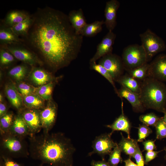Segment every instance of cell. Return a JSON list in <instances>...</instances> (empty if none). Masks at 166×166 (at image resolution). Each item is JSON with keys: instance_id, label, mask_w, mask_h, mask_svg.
Segmentation results:
<instances>
[{"instance_id": "6da1fadb", "label": "cell", "mask_w": 166, "mask_h": 166, "mask_svg": "<svg viewBox=\"0 0 166 166\" xmlns=\"http://www.w3.org/2000/svg\"><path fill=\"white\" fill-rule=\"evenodd\" d=\"M31 16V25L23 44L56 71L68 66L80 52L83 36L77 34L62 12L46 6Z\"/></svg>"}, {"instance_id": "7a4b0ae2", "label": "cell", "mask_w": 166, "mask_h": 166, "mask_svg": "<svg viewBox=\"0 0 166 166\" xmlns=\"http://www.w3.org/2000/svg\"><path fill=\"white\" fill-rule=\"evenodd\" d=\"M30 156L49 166H73L76 148L61 132H43L28 137Z\"/></svg>"}, {"instance_id": "3957f363", "label": "cell", "mask_w": 166, "mask_h": 166, "mask_svg": "<svg viewBox=\"0 0 166 166\" xmlns=\"http://www.w3.org/2000/svg\"><path fill=\"white\" fill-rule=\"evenodd\" d=\"M139 95L146 109L166 112V85L163 82L148 77L140 82Z\"/></svg>"}, {"instance_id": "277c9868", "label": "cell", "mask_w": 166, "mask_h": 166, "mask_svg": "<svg viewBox=\"0 0 166 166\" xmlns=\"http://www.w3.org/2000/svg\"><path fill=\"white\" fill-rule=\"evenodd\" d=\"M0 136V153L13 158L30 156L29 145L25 138L9 132Z\"/></svg>"}, {"instance_id": "5b68a950", "label": "cell", "mask_w": 166, "mask_h": 166, "mask_svg": "<svg viewBox=\"0 0 166 166\" xmlns=\"http://www.w3.org/2000/svg\"><path fill=\"white\" fill-rule=\"evenodd\" d=\"M121 58L127 71L148 62L146 53L141 45H129L123 49Z\"/></svg>"}, {"instance_id": "8992f818", "label": "cell", "mask_w": 166, "mask_h": 166, "mask_svg": "<svg viewBox=\"0 0 166 166\" xmlns=\"http://www.w3.org/2000/svg\"><path fill=\"white\" fill-rule=\"evenodd\" d=\"M139 36L141 45L146 53L148 62L157 54L165 50L166 44L164 41L150 29H147Z\"/></svg>"}, {"instance_id": "52a82bcc", "label": "cell", "mask_w": 166, "mask_h": 166, "mask_svg": "<svg viewBox=\"0 0 166 166\" xmlns=\"http://www.w3.org/2000/svg\"><path fill=\"white\" fill-rule=\"evenodd\" d=\"M7 49L15 58L31 66L42 65L43 62L36 54L23 43L0 46Z\"/></svg>"}, {"instance_id": "ba28073f", "label": "cell", "mask_w": 166, "mask_h": 166, "mask_svg": "<svg viewBox=\"0 0 166 166\" xmlns=\"http://www.w3.org/2000/svg\"><path fill=\"white\" fill-rule=\"evenodd\" d=\"M98 64L109 72L114 81L123 75L125 70L121 57L112 53L100 59Z\"/></svg>"}, {"instance_id": "9c48e42d", "label": "cell", "mask_w": 166, "mask_h": 166, "mask_svg": "<svg viewBox=\"0 0 166 166\" xmlns=\"http://www.w3.org/2000/svg\"><path fill=\"white\" fill-rule=\"evenodd\" d=\"M112 134L111 132L101 134L96 137L92 143L93 150L88 153V156H91L94 154H97L104 159L103 157L109 155L117 144L111 139Z\"/></svg>"}, {"instance_id": "30bf717a", "label": "cell", "mask_w": 166, "mask_h": 166, "mask_svg": "<svg viewBox=\"0 0 166 166\" xmlns=\"http://www.w3.org/2000/svg\"><path fill=\"white\" fill-rule=\"evenodd\" d=\"M57 106L51 100L40 110V118L43 132H49L55 124L57 116Z\"/></svg>"}, {"instance_id": "8fae6325", "label": "cell", "mask_w": 166, "mask_h": 166, "mask_svg": "<svg viewBox=\"0 0 166 166\" xmlns=\"http://www.w3.org/2000/svg\"><path fill=\"white\" fill-rule=\"evenodd\" d=\"M148 77L166 81V54H160L148 64Z\"/></svg>"}, {"instance_id": "7c38bea8", "label": "cell", "mask_w": 166, "mask_h": 166, "mask_svg": "<svg viewBox=\"0 0 166 166\" xmlns=\"http://www.w3.org/2000/svg\"><path fill=\"white\" fill-rule=\"evenodd\" d=\"M40 109L25 108L19 111L29 128L30 136L36 134L42 129L40 118Z\"/></svg>"}, {"instance_id": "4fadbf2b", "label": "cell", "mask_w": 166, "mask_h": 166, "mask_svg": "<svg viewBox=\"0 0 166 166\" xmlns=\"http://www.w3.org/2000/svg\"><path fill=\"white\" fill-rule=\"evenodd\" d=\"M116 37L113 31H108L97 45L96 52L90 59V63L96 62L103 56L112 53L113 46Z\"/></svg>"}, {"instance_id": "5bb4252c", "label": "cell", "mask_w": 166, "mask_h": 166, "mask_svg": "<svg viewBox=\"0 0 166 166\" xmlns=\"http://www.w3.org/2000/svg\"><path fill=\"white\" fill-rule=\"evenodd\" d=\"M31 67L29 79L34 85L39 87L55 80L50 73L44 69L35 66Z\"/></svg>"}, {"instance_id": "9a60e30c", "label": "cell", "mask_w": 166, "mask_h": 166, "mask_svg": "<svg viewBox=\"0 0 166 166\" xmlns=\"http://www.w3.org/2000/svg\"><path fill=\"white\" fill-rule=\"evenodd\" d=\"M120 6L117 0H110L106 2L105 9L104 24L109 31H113L117 25V13Z\"/></svg>"}, {"instance_id": "2e32d148", "label": "cell", "mask_w": 166, "mask_h": 166, "mask_svg": "<svg viewBox=\"0 0 166 166\" xmlns=\"http://www.w3.org/2000/svg\"><path fill=\"white\" fill-rule=\"evenodd\" d=\"M117 94L121 98L126 99L131 104L134 112L142 113L146 109L141 101L139 94L132 92L121 85V88L118 90Z\"/></svg>"}, {"instance_id": "e0dca14e", "label": "cell", "mask_w": 166, "mask_h": 166, "mask_svg": "<svg viewBox=\"0 0 166 166\" xmlns=\"http://www.w3.org/2000/svg\"><path fill=\"white\" fill-rule=\"evenodd\" d=\"M5 91L6 96L14 107L19 112L23 109L22 96L14 84L12 82L7 84L5 86Z\"/></svg>"}, {"instance_id": "ac0fdd59", "label": "cell", "mask_w": 166, "mask_h": 166, "mask_svg": "<svg viewBox=\"0 0 166 166\" xmlns=\"http://www.w3.org/2000/svg\"><path fill=\"white\" fill-rule=\"evenodd\" d=\"M9 132L24 138L31 136L29 128L20 112L14 117L12 124Z\"/></svg>"}, {"instance_id": "d6986e66", "label": "cell", "mask_w": 166, "mask_h": 166, "mask_svg": "<svg viewBox=\"0 0 166 166\" xmlns=\"http://www.w3.org/2000/svg\"><path fill=\"white\" fill-rule=\"evenodd\" d=\"M27 12L17 10L9 11L0 23L8 27H11L24 21L30 16Z\"/></svg>"}, {"instance_id": "ffe728a7", "label": "cell", "mask_w": 166, "mask_h": 166, "mask_svg": "<svg viewBox=\"0 0 166 166\" xmlns=\"http://www.w3.org/2000/svg\"><path fill=\"white\" fill-rule=\"evenodd\" d=\"M68 16L69 22L77 34L81 35L83 29L87 24L82 9L80 8L71 10Z\"/></svg>"}, {"instance_id": "44dd1931", "label": "cell", "mask_w": 166, "mask_h": 166, "mask_svg": "<svg viewBox=\"0 0 166 166\" xmlns=\"http://www.w3.org/2000/svg\"><path fill=\"white\" fill-rule=\"evenodd\" d=\"M122 112L120 116L117 118L113 122L106 126L112 130L111 133L115 131H122L125 132L128 135V137L130 138V132L131 124L128 118L124 114L123 109V102L121 104Z\"/></svg>"}, {"instance_id": "7402d4cb", "label": "cell", "mask_w": 166, "mask_h": 166, "mask_svg": "<svg viewBox=\"0 0 166 166\" xmlns=\"http://www.w3.org/2000/svg\"><path fill=\"white\" fill-rule=\"evenodd\" d=\"M23 43V40L14 34L9 27L0 23V46Z\"/></svg>"}, {"instance_id": "603a6c76", "label": "cell", "mask_w": 166, "mask_h": 166, "mask_svg": "<svg viewBox=\"0 0 166 166\" xmlns=\"http://www.w3.org/2000/svg\"><path fill=\"white\" fill-rule=\"evenodd\" d=\"M122 139L118 144L122 152L129 156L130 157H133L139 146L137 141L136 140L130 138H125L121 133Z\"/></svg>"}, {"instance_id": "cb8c5ba5", "label": "cell", "mask_w": 166, "mask_h": 166, "mask_svg": "<svg viewBox=\"0 0 166 166\" xmlns=\"http://www.w3.org/2000/svg\"><path fill=\"white\" fill-rule=\"evenodd\" d=\"M116 81L132 92L139 94L140 93L141 81L133 78L128 73L122 75Z\"/></svg>"}, {"instance_id": "d4e9b609", "label": "cell", "mask_w": 166, "mask_h": 166, "mask_svg": "<svg viewBox=\"0 0 166 166\" xmlns=\"http://www.w3.org/2000/svg\"><path fill=\"white\" fill-rule=\"evenodd\" d=\"M25 108L41 110L45 106L44 100L36 93L22 97Z\"/></svg>"}, {"instance_id": "484cf974", "label": "cell", "mask_w": 166, "mask_h": 166, "mask_svg": "<svg viewBox=\"0 0 166 166\" xmlns=\"http://www.w3.org/2000/svg\"><path fill=\"white\" fill-rule=\"evenodd\" d=\"M32 22V18L30 14L29 17L24 21L11 27L9 28L14 34L22 38L27 34Z\"/></svg>"}, {"instance_id": "4316f807", "label": "cell", "mask_w": 166, "mask_h": 166, "mask_svg": "<svg viewBox=\"0 0 166 166\" xmlns=\"http://www.w3.org/2000/svg\"><path fill=\"white\" fill-rule=\"evenodd\" d=\"M27 65L23 63L13 67L9 70L8 75L17 81H21L28 73L29 69Z\"/></svg>"}, {"instance_id": "83f0119b", "label": "cell", "mask_w": 166, "mask_h": 166, "mask_svg": "<svg viewBox=\"0 0 166 166\" xmlns=\"http://www.w3.org/2000/svg\"><path fill=\"white\" fill-rule=\"evenodd\" d=\"M104 24L103 20L96 21L91 23H87L83 29L81 35L87 37H93L101 31L102 25Z\"/></svg>"}, {"instance_id": "f1b7e54d", "label": "cell", "mask_w": 166, "mask_h": 166, "mask_svg": "<svg viewBox=\"0 0 166 166\" xmlns=\"http://www.w3.org/2000/svg\"><path fill=\"white\" fill-rule=\"evenodd\" d=\"M17 60L7 49L0 46V65L1 67L6 68L14 64Z\"/></svg>"}, {"instance_id": "f546056e", "label": "cell", "mask_w": 166, "mask_h": 166, "mask_svg": "<svg viewBox=\"0 0 166 166\" xmlns=\"http://www.w3.org/2000/svg\"><path fill=\"white\" fill-rule=\"evenodd\" d=\"M0 118V133L1 135L9 132L14 117L12 113L8 112Z\"/></svg>"}, {"instance_id": "4dcf8cb0", "label": "cell", "mask_w": 166, "mask_h": 166, "mask_svg": "<svg viewBox=\"0 0 166 166\" xmlns=\"http://www.w3.org/2000/svg\"><path fill=\"white\" fill-rule=\"evenodd\" d=\"M149 63L144 64L128 71V74L138 81H142L148 77Z\"/></svg>"}, {"instance_id": "1f68e13d", "label": "cell", "mask_w": 166, "mask_h": 166, "mask_svg": "<svg viewBox=\"0 0 166 166\" xmlns=\"http://www.w3.org/2000/svg\"><path fill=\"white\" fill-rule=\"evenodd\" d=\"M54 84L53 82L35 88V93L44 100H49L52 98Z\"/></svg>"}, {"instance_id": "d6a6232c", "label": "cell", "mask_w": 166, "mask_h": 166, "mask_svg": "<svg viewBox=\"0 0 166 166\" xmlns=\"http://www.w3.org/2000/svg\"><path fill=\"white\" fill-rule=\"evenodd\" d=\"M90 68L94 70L105 77L112 85L115 93L117 94L118 90L117 89L114 81L109 72L102 65L97 64L96 62L90 63Z\"/></svg>"}, {"instance_id": "836d02e7", "label": "cell", "mask_w": 166, "mask_h": 166, "mask_svg": "<svg viewBox=\"0 0 166 166\" xmlns=\"http://www.w3.org/2000/svg\"><path fill=\"white\" fill-rule=\"evenodd\" d=\"M122 151L118 144L109 154L108 162L110 166H118L119 163L123 161L121 156Z\"/></svg>"}, {"instance_id": "e575fe53", "label": "cell", "mask_w": 166, "mask_h": 166, "mask_svg": "<svg viewBox=\"0 0 166 166\" xmlns=\"http://www.w3.org/2000/svg\"><path fill=\"white\" fill-rule=\"evenodd\" d=\"M160 118L153 113H149L141 115L140 116V121L144 124L148 126L154 127Z\"/></svg>"}, {"instance_id": "d590c367", "label": "cell", "mask_w": 166, "mask_h": 166, "mask_svg": "<svg viewBox=\"0 0 166 166\" xmlns=\"http://www.w3.org/2000/svg\"><path fill=\"white\" fill-rule=\"evenodd\" d=\"M19 82L16 86L22 97L35 93L36 87L25 82Z\"/></svg>"}, {"instance_id": "8d00e7d4", "label": "cell", "mask_w": 166, "mask_h": 166, "mask_svg": "<svg viewBox=\"0 0 166 166\" xmlns=\"http://www.w3.org/2000/svg\"><path fill=\"white\" fill-rule=\"evenodd\" d=\"M154 127L156 130V139L161 140L166 138V125L162 117L160 118Z\"/></svg>"}, {"instance_id": "74e56055", "label": "cell", "mask_w": 166, "mask_h": 166, "mask_svg": "<svg viewBox=\"0 0 166 166\" xmlns=\"http://www.w3.org/2000/svg\"><path fill=\"white\" fill-rule=\"evenodd\" d=\"M138 129V139L137 142H142L144 140L152 133V131L148 126L143 124L140 125Z\"/></svg>"}, {"instance_id": "f35d334b", "label": "cell", "mask_w": 166, "mask_h": 166, "mask_svg": "<svg viewBox=\"0 0 166 166\" xmlns=\"http://www.w3.org/2000/svg\"><path fill=\"white\" fill-rule=\"evenodd\" d=\"M0 166H24L14 160L13 158L0 153Z\"/></svg>"}, {"instance_id": "ab89813d", "label": "cell", "mask_w": 166, "mask_h": 166, "mask_svg": "<svg viewBox=\"0 0 166 166\" xmlns=\"http://www.w3.org/2000/svg\"><path fill=\"white\" fill-rule=\"evenodd\" d=\"M133 158L135 160L136 164L138 166H144L145 164V160L139 147L138 148Z\"/></svg>"}, {"instance_id": "60d3db41", "label": "cell", "mask_w": 166, "mask_h": 166, "mask_svg": "<svg viewBox=\"0 0 166 166\" xmlns=\"http://www.w3.org/2000/svg\"><path fill=\"white\" fill-rule=\"evenodd\" d=\"M155 140H148L142 142L144 151H153L156 149L155 143Z\"/></svg>"}, {"instance_id": "b9f144b4", "label": "cell", "mask_w": 166, "mask_h": 166, "mask_svg": "<svg viewBox=\"0 0 166 166\" xmlns=\"http://www.w3.org/2000/svg\"><path fill=\"white\" fill-rule=\"evenodd\" d=\"M160 151H147L145 154V164H147L149 162L157 157L158 153Z\"/></svg>"}, {"instance_id": "7bdbcfd3", "label": "cell", "mask_w": 166, "mask_h": 166, "mask_svg": "<svg viewBox=\"0 0 166 166\" xmlns=\"http://www.w3.org/2000/svg\"><path fill=\"white\" fill-rule=\"evenodd\" d=\"M90 164L91 166H110L108 162H106L104 159H102L101 161L92 160Z\"/></svg>"}, {"instance_id": "ee69618b", "label": "cell", "mask_w": 166, "mask_h": 166, "mask_svg": "<svg viewBox=\"0 0 166 166\" xmlns=\"http://www.w3.org/2000/svg\"><path fill=\"white\" fill-rule=\"evenodd\" d=\"M7 107L6 105L3 102L0 103V117L6 113L7 111Z\"/></svg>"}, {"instance_id": "f6af8a7d", "label": "cell", "mask_w": 166, "mask_h": 166, "mask_svg": "<svg viewBox=\"0 0 166 166\" xmlns=\"http://www.w3.org/2000/svg\"><path fill=\"white\" fill-rule=\"evenodd\" d=\"M131 157L123 160L125 163V166H138L137 165L134 163L131 159Z\"/></svg>"}, {"instance_id": "bcb514c9", "label": "cell", "mask_w": 166, "mask_h": 166, "mask_svg": "<svg viewBox=\"0 0 166 166\" xmlns=\"http://www.w3.org/2000/svg\"><path fill=\"white\" fill-rule=\"evenodd\" d=\"M162 118L164 123L166 125V112L164 113V116Z\"/></svg>"}, {"instance_id": "7dc6e473", "label": "cell", "mask_w": 166, "mask_h": 166, "mask_svg": "<svg viewBox=\"0 0 166 166\" xmlns=\"http://www.w3.org/2000/svg\"><path fill=\"white\" fill-rule=\"evenodd\" d=\"M3 100V97L2 94L0 93V102H2Z\"/></svg>"}, {"instance_id": "c3c4849f", "label": "cell", "mask_w": 166, "mask_h": 166, "mask_svg": "<svg viewBox=\"0 0 166 166\" xmlns=\"http://www.w3.org/2000/svg\"><path fill=\"white\" fill-rule=\"evenodd\" d=\"M164 150L166 152V155L164 157L166 159V146L164 148Z\"/></svg>"}, {"instance_id": "681fc988", "label": "cell", "mask_w": 166, "mask_h": 166, "mask_svg": "<svg viewBox=\"0 0 166 166\" xmlns=\"http://www.w3.org/2000/svg\"><path fill=\"white\" fill-rule=\"evenodd\" d=\"M38 166H45L44 165V164H40ZM46 166H49V165H46Z\"/></svg>"}]
</instances>
